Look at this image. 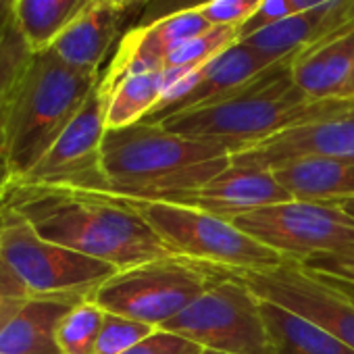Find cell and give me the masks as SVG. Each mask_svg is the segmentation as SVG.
Here are the masks:
<instances>
[{
  "instance_id": "obj_12",
  "label": "cell",
  "mask_w": 354,
  "mask_h": 354,
  "mask_svg": "<svg viewBox=\"0 0 354 354\" xmlns=\"http://www.w3.org/2000/svg\"><path fill=\"white\" fill-rule=\"evenodd\" d=\"M304 156L354 160V111L290 127L232 154V165L275 169Z\"/></svg>"
},
{
  "instance_id": "obj_25",
  "label": "cell",
  "mask_w": 354,
  "mask_h": 354,
  "mask_svg": "<svg viewBox=\"0 0 354 354\" xmlns=\"http://www.w3.org/2000/svg\"><path fill=\"white\" fill-rule=\"evenodd\" d=\"M30 57V46L17 32V28L9 21L0 30V104L5 102L15 77L19 75Z\"/></svg>"
},
{
  "instance_id": "obj_13",
  "label": "cell",
  "mask_w": 354,
  "mask_h": 354,
  "mask_svg": "<svg viewBox=\"0 0 354 354\" xmlns=\"http://www.w3.org/2000/svg\"><path fill=\"white\" fill-rule=\"evenodd\" d=\"M286 201L292 198L277 184L273 171L259 169V167L230 165L223 173L213 177L205 186L190 192H177L169 196L165 203L194 207L230 219L234 215L286 203Z\"/></svg>"
},
{
  "instance_id": "obj_23",
  "label": "cell",
  "mask_w": 354,
  "mask_h": 354,
  "mask_svg": "<svg viewBox=\"0 0 354 354\" xmlns=\"http://www.w3.org/2000/svg\"><path fill=\"white\" fill-rule=\"evenodd\" d=\"M240 42L238 28H211L205 34L188 40L186 44L177 46L167 59L165 69H184V71H198L217 55H221L232 44Z\"/></svg>"
},
{
  "instance_id": "obj_6",
  "label": "cell",
  "mask_w": 354,
  "mask_h": 354,
  "mask_svg": "<svg viewBox=\"0 0 354 354\" xmlns=\"http://www.w3.org/2000/svg\"><path fill=\"white\" fill-rule=\"evenodd\" d=\"M0 254L34 300H92L115 267L53 244L15 211L0 207Z\"/></svg>"
},
{
  "instance_id": "obj_9",
  "label": "cell",
  "mask_w": 354,
  "mask_h": 354,
  "mask_svg": "<svg viewBox=\"0 0 354 354\" xmlns=\"http://www.w3.org/2000/svg\"><path fill=\"white\" fill-rule=\"evenodd\" d=\"M230 221L286 261L300 265L354 244V219L337 205L286 201L234 215Z\"/></svg>"
},
{
  "instance_id": "obj_37",
  "label": "cell",
  "mask_w": 354,
  "mask_h": 354,
  "mask_svg": "<svg viewBox=\"0 0 354 354\" xmlns=\"http://www.w3.org/2000/svg\"><path fill=\"white\" fill-rule=\"evenodd\" d=\"M337 207H339V209H342L346 215H350V217L354 219V198H350V201H344V203H339Z\"/></svg>"
},
{
  "instance_id": "obj_35",
  "label": "cell",
  "mask_w": 354,
  "mask_h": 354,
  "mask_svg": "<svg viewBox=\"0 0 354 354\" xmlns=\"http://www.w3.org/2000/svg\"><path fill=\"white\" fill-rule=\"evenodd\" d=\"M11 7L13 0H0V30L11 21Z\"/></svg>"
},
{
  "instance_id": "obj_36",
  "label": "cell",
  "mask_w": 354,
  "mask_h": 354,
  "mask_svg": "<svg viewBox=\"0 0 354 354\" xmlns=\"http://www.w3.org/2000/svg\"><path fill=\"white\" fill-rule=\"evenodd\" d=\"M106 3L115 5V7H121V9H127L131 7L133 3H146V0H106Z\"/></svg>"
},
{
  "instance_id": "obj_29",
  "label": "cell",
  "mask_w": 354,
  "mask_h": 354,
  "mask_svg": "<svg viewBox=\"0 0 354 354\" xmlns=\"http://www.w3.org/2000/svg\"><path fill=\"white\" fill-rule=\"evenodd\" d=\"M211 3H215V0H146L142 17L136 26H150L173 15L201 11Z\"/></svg>"
},
{
  "instance_id": "obj_2",
  "label": "cell",
  "mask_w": 354,
  "mask_h": 354,
  "mask_svg": "<svg viewBox=\"0 0 354 354\" xmlns=\"http://www.w3.org/2000/svg\"><path fill=\"white\" fill-rule=\"evenodd\" d=\"M234 152L238 148L230 142L182 136L150 121L106 129L100 146L106 184L102 192L129 201L165 203L223 173Z\"/></svg>"
},
{
  "instance_id": "obj_11",
  "label": "cell",
  "mask_w": 354,
  "mask_h": 354,
  "mask_svg": "<svg viewBox=\"0 0 354 354\" xmlns=\"http://www.w3.org/2000/svg\"><path fill=\"white\" fill-rule=\"evenodd\" d=\"M261 300L273 302L354 348V302L319 281L306 267L283 261L265 271H230Z\"/></svg>"
},
{
  "instance_id": "obj_30",
  "label": "cell",
  "mask_w": 354,
  "mask_h": 354,
  "mask_svg": "<svg viewBox=\"0 0 354 354\" xmlns=\"http://www.w3.org/2000/svg\"><path fill=\"white\" fill-rule=\"evenodd\" d=\"M304 267L310 271H319V273H325V275L354 283V244L339 250V252H331V254L310 259L308 263H304Z\"/></svg>"
},
{
  "instance_id": "obj_24",
  "label": "cell",
  "mask_w": 354,
  "mask_h": 354,
  "mask_svg": "<svg viewBox=\"0 0 354 354\" xmlns=\"http://www.w3.org/2000/svg\"><path fill=\"white\" fill-rule=\"evenodd\" d=\"M154 331H156V327H152V325H146V323H140V321H133V319H127L121 315L106 313L94 354H123Z\"/></svg>"
},
{
  "instance_id": "obj_38",
  "label": "cell",
  "mask_w": 354,
  "mask_h": 354,
  "mask_svg": "<svg viewBox=\"0 0 354 354\" xmlns=\"http://www.w3.org/2000/svg\"><path fill=\"white\" fill-rule=\"evenodd\" d=\"M201 354H227V352H217V350H207V348H203Z\"/></svg>"
},
{
  "instance_id": "obj_1",
  "label": "cell",
  "mask_w": 354,
  "mask_h": 354,
  "mask_svg": "<svg viewBox=\"0 0 354 354\" xmlns=\"http://www.w3.org/2000/svg\"><path fill=\"white\" fill-rule=\"evenodd\" d=\"M0 207L21 215L40 238L117 271L175 254L127 201L106 192L13 182Z\"/></svg>"
},
{
  "instance_id": "obj_31",
  "label": "cell",
  "mask_w": 354,
  "mask_h": 354,
  "mask_svg": "<svg viewBox=\"0 0 354 354\" xmlns=\"http://www.w3.org/2000/svg\"><path fill=\"white\" fill-rule=\"evenodd\" d=\"M294 15V9L290 5V0H263V5L259 7V11L240 28V40L248 38L250 34L269 28L286 17Z\"/></svg>"
},
{
  "instance_id": "obj_18",
  "label": "cell",
  "mask_w": 354,
  "mask_h": 354,
  "mask_svg": "<svg viewBox=\"0 0 354 354\" xmlns=\"http://www.w3.org/2000/svg\"><path fill=\"white\" fill-rule=\"evenodd\" d=\"M73 306L65 300H30L0 333V354H63L57 327Z\"/></svg>"
},
{
  "instance_id": "obj_20",
  "label": "cell",
  "mask_w": 354,
  "mask_h": 354,
  "mask_svg": "<svg viewBox=\"0 0 354 354\" xmlns=\"http://www.w3.org/2000/svg\"><path fill=\"white\" fill-rule=\"evenodd\" d=\"M102 84L109 88L106 129H121L144 121L160 102L165 92V75L160 71H136L117 80L102 73Z\"/></svg>"
},
{
  "instance_id": "obj_7",
  "label": "cell",
  "mask_w": 354,
  "mask_h": 354,
  "mask_svg": "<svg viewBox=\"0 0 354 354\" xmlns=\"http://www.w3.org/2000/svg\"><path fill=\"white\" fill-rule=\"evenodd\" d=\"M127 201L162 242L180 257L225 271H265L279 267L286 259L263 246L230 219L194 207L171 203Z\"/></svg>"
},
{
  "instance_id": "obj_32",
  "label": "cell",
  "mask_w": 354,
  "mask_h": 354,
  "mask_svg": "<svg viewBox=\"0 0 354 354\" xmlns=\"http://www.w3.org/2000/svg\"><path fill=\"white\" fill-rule=\"evenodd\" d=\"M5 104V102H3ZM0 104V201L5 198L7 190L13 184V169L9 160V150H7V131H5V106Z\"/></svg>"
},
{
  "instance_id": "obj_16",
  "label": "cell",
  "mask_w": 354,
  "mask_h": 354,
  "mask_svg": "<svg viewBox=\"0 0 354 354\" xmlns=\"http://www.w3.org/2000/svg\"><path fill=\"white\" fill-rule=\"evenodd\" d=\"M125 9L115 7L106 0L92 3L57 36L53 50L65 65L82 73L100 75V67L119 38Z\"/></svg>"
},
{
  "instance_id": "obj_15",
  "label": "cell",
  "mask_w": 354,
  "mask_h": 354,
  "mask_svg": "<svg viewBox=\"0 0 354 354\" xmlns=\"http://www.w3.org/2000/svg\"><path fill=\"white\" fill-rule=\"evenodd\" d=\"M290 73L294 84L308 98H352L354 26L298 53L292 59Z\"/></svg>"
},
{
  "instance_id": "obj_40",
  "label": "cell",
  "mask_w": 354,
  "mask_h": 354,
  "mask_svg": "<svg viewBox=\"0 0 354 354\" xmlns=\"http://www.w3.org/2000/svg\"><path fill=\"white\" fill-rule=\"evenodd\" d=\"M348 26H354V21H352V24H348ZM348 26H346V28H348Z\"/></svg>"
},
{
  "instance_id": "obj_14",
  "label": "cell",
  "mask_w": 354,
  "mask_h": 354,
  "mask_svg": "<svg viewBox=\"0 0 354 354\" xmlns=\"http://www.w3.org/2000/svg\"><path fill=\"white\" fill-rule=\"evenodd\" d=\"M279 61L267 57L265 53H261L240 40V42L232 44L230 48H225L221 55H217L213 61H209L196 73L192 88L180 100L171 102L169 106H165L162 111H158L152 117H146L144 121L158 123L169 115L217 102V100L238 92L240 88L248 86L261 73H265L267 69H271Z\"/></svg>"
},
{
  "instance_id": "obj_22",
  "label": "cell",
  "mask_w": 354,
  "mask_h": 354,
  "mask_svg": "<svg viewBox=\"0 0 354 354\" xmlns=\"http://www.w3.org/2000/svg\"><path fill=\"white\" fill-rule=\"evenodd\" d=\"M104 310L94 300L75 304L57 327V344L63 354H94Z\"/></svg>"
},
{
  "instance_id": "obj_21",
  "label": "cell",
  "mask_w": 354,
  "mask_h": 354,
  "mask_svg": "<svg viewBox=\"0 0 354 354\" xmlns=\"http://www.w3.org/2000/svg\"><path fill=\"white\" fill-rule=\"evenodd\" d=\"M90 3L92 0H13L11 24L32 53H42Z\"/></svg>"
},
{
  "instance_id": "obj_3",
  "label": "cell",
  "mask_w": 354,
  "mask_h": 354,
  "mask_svg": "<svg viewBox=\"0 0 354 354\" xmlns=\"http://www.w3.org/2000/svg\"><path fill=\"white\" fill-rule=\"evenodd\" d=\"M290 65L292 59L279 61L238 92L158 123L182 136L230 142L240 152L290 127L354 111V98H308L294 84Z\"/></svg>"
},
{
  "instance_id": "obj_19",
  "label": "cell",
  "mask_w": 354,
  "mask_h": 354,
  "mask_svg": "<svg viewBox=\"0 0 354 354\" xmlns=\"http://www.w3.org/2000/svg\"><path fill=\"white\" fill-rule=\"evenodd\" d=\"M261 310L271 342L269 354H354V348L335 335L273 302L263 300Z\"/></svg>"
},
{
  "instance_id": "obj_5",
  "label": "cell",
  "mask_w": 354,
  "mask_h": 354,
  "mask_svg": "<svg viewBox=\"0 0 354 354\" xmlns=\"http://www.w3.org/2000/svg\"><path fill=\"white\" fill-rule=\"evenodd\" d=\"M221 277H225V269L173 254L117 271L92 300L104 313L160 329Z\"/></svg>"
},
{
  "instance_id": "obj_26",
  "label": "cell",
  "mask_w": 354,
  "mask_h": 354,
  "mask_svg": "<svg viewBox=\"0 0 354 354\" xmlns=\"http://www.w3.org/2000/svg\"><path fill=\"white\" fill-rule=\"evenodd\" d=\"M30 300L34 298L30 296L28 288L0 254V333Z\"/></svg>"
},
{
  "instance_id": "obj_34",
  "label": "cell",
  "mask_w": 354,
  "mask_h": 354,
  "mask_svg": "<svg viewBox=\"0 0 354 354\" xmlns=\"http://www.w3.org/2000/svg\"><path fill=\"white\" fill-rule=\"evenodd\" d=\"M335 0H290V5L294 9V13H304V11H313L325 5H331Z\"/></svg>"
},
{
  "instance_id": "obj_33",
  "label": "cell",
  "mask_w": 354,
  "mask_h": 354,
  "mask_svg": "<svg viewBox=\"0 0 354 354\" xmlns=\"http://www.w3.org/2000/svg\"><path fill=\"white\" fill-rule=\"evenodd\" d=\"M304 267V265H302ZM310 271V269H308ZM319 281H323V283H327L329 288H333L335 292H339L342 296H346L348 300H352L354 302V283H350V281H344V279H337V277H331V275H325V273H319V271H310Z\"/></svg>"
},
{
  "instance_id": "obj_27",
  "label": "cell",
  "mask_w": 354,
  "mask_h": 354,
  "mask_svg": "<svg viewBox=\"0 0 354 354\" xmlns=\"http://www.w3.org/2000/svg\"><path fill=\"white\" fill-rule=\"evenodd\" d=\"M263 5V0H215L201 9L213 28H242Z\"/></svg>"
},
{
  "instance_id": "obj_4",
  "label": "cell",
  "mask_w": 354,
  "mask_h": 354,
  "mask_svg": "<svg viewBox=\"0 0 354 354\" xmlns=\"http://www.w3.org/2000/svg\"><path fill=\"white\" fill-rule=\"evenodd\" d=\"M100 75L71 69L53 50L32 53L3 104L15 180L30 173L50 150L100 82Z\"/></svg>"
},
{
  "instance_id": "obj_39",
  "label": "cell",
  "mask_w": 354,
  "mask_h": 354,
  "mask_svg": "<svg viewBox=\"0 0 354 354\" xmlns=\"http://www.w3.org/2000/svg\"><path fill=\"white\" fill-rule=\"evenodd\" d=\"M352 98H354V86H352Z\"/></svg>"
},
{
  "instance_id": "obj_8",
  "label": "cell",
  "mask_w": 354,
  "mask_h": 354,
  "mask_svg": "<svg viewBox=\"0 0 354 354\" xmlns=\"http://www.w3.org/2000/svg\"><path fill=\"white\" fill-rule=\"evenodd\" d=\"M261 298L230 271L160 329L227 354H269Z\"/></svg>"
},
{
  "instance_id": "obj_28",
  "label": "cell",
  "mask_w": 354,
  "mask_h": 354,
  "mask_svg": "<svg viewBox=\"0 0 354 354\" xmlns=\"http://www.w3.org/2000/svg\"><path fill=\"white\" fill-rule=\"evenodd\" d=\"M203 348L167 329H156L123 354H201Z\"/></svg>"
},
{
  "instance_id": "obj_10",
  "label": "cell",
  "mask_w": 354,
  "mask_h": 354,
  "mask_svg": "<svg viewBox=\"0 0 354 354\" xmlns=\"http://www.w3.org/2000/svg\"><path fill=\"white\" fill-rule=\"evenodd\" d=\"M106 106L109 88L102 84L100 75V82L67 129L34 165V169L15 182L102 192L106 184L100 169V146L106 133Z\"/></svg>"
},
{
  "instance_id": "obj_17",
  "label": "cell",
  "mask_w": 354,
  "mask_h": 354,
  "mask_svg": "<svg viewBox=\"0 0 354 354\" xmlns=\"http://www.w3.org/2000/svg\"><path fill=\"white\" fill-rule=\"evenodd\" d=\"M271 171L292 201L339 205L354 198V160L304 156Z\"/></svg>"
}]
</instances>
